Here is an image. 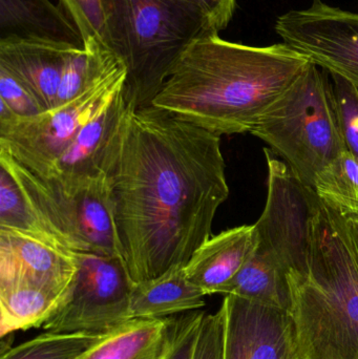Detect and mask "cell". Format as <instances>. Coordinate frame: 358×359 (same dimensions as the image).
<instances>
[{"label": "cell", "mask_w": 358, "mask_h": 359, "mask_svg": "<svg viewBox=\"0 0 358 359\" xmlns=\"http://www.w3.org/2000/svg\"><path fill=\"white\" fill-rule=\"evenodd\" d=\"M225 170L219 135L153 105L128 107L104 172L134 284L184 268L212 238L229 196Z\"/></svg>", "instance_id": "obj_1"}, {"label": "cell", "mask_w": 358, "mask_h": 359, "mask_svg": "<svg viewBox=\"0 0 358 359\" xmlns=\"http://www.w3.org/2000/svg\"><path fill=\"white\" fill-rule=\"evenodd\" d=\"M310 62L284 42L245 46L206 31L181 55L153 107L219 136L250 133Z\"/></svg>", "instance_id": "obj_2"}, {"label": "cell", "mask_w": 358, "mask_h": 359, "mask_svg": "<svg viewBox=\"0 0 358 359\" xmlns=\"http://www.w3.org/2000/svg\"><path fill=\"white\" fill-rule=\"evenodd\" d=\"M288 278L300 359H358V246L345 213L323 198L308 271Z\"/></svg>", "instance_id": "obj_3"}, {"label": "cell", "mask_w": 358, "mask_h": 359, "mask_svg": "<svg viewBox=\"0 0 358 359\" xmlns=\"http://www.w3.org/2000/svg\"><path fill=\"white\" fill-rule=\"evenodd\" d=\"M102 2L107 46L126 69V102L135 109L151 107L187 46L212 31L207 19L182 0Z\"/></svg>", "instance_id": "obj_4"}, {"label": "cell", "mask_w": 358, "mask_h": 359, "mask_svg": "<svg viewBox=\"0 0 358 359\" xmlns=\"http://www.w3.org/2000/svg\"><path fill=\"white\" fill-rule=\"evenodd\" d=\"M250 134L266 142L303 183L315 189L324 170L348 151L328 72L310 62Z\"/></svg>", "instance_id": "obj_5"}, {"label": "cell", "mask_w": 358, "mask_h": 359, "mask_svg": "<svg viewBox=\"0 0 358 359\" xmlns=\"http://www.w3.org/2000/svg\"><path fill=\"white\" fill-rule=\"evenodd\" d=\"M0 165L12 175L36 217L67 250L122 257L106 175L67 188L33 174L2 149Z\"/></svg>", "instance_id": "obj_6"}, {"label": "cell", "mask_w": 358, "mask_h": 359, "mask_svg": "<svg viewBox=\"0 0 358 359\" xmlns=\"http://www.w3.org/2000/svg\"><path fill=\"white\" fill-rule=\"evenodd\" d=\"M125 80L120 61L74 100L34 117L0 121V149L33 174L48 177L78 133L123 90Z\"/></svg>", "instance_id": "obj_7"}, {"label": "cell", "mask_w": 358, "mask_h": 359, "mask_svg": "<svg viewBox=\"0 0 358 359\" xmlns=\"http://www.w3.org/2000/svg\"><path fill=\"white\" fill-rule=\"evenodd\" d=\"M266 205L254 224L258 249L281 264L288 276H302L309 267L312 221L322 198L298 178L270 149Z\"/></svg>", "instance_id": "obj_8"}, {"label": "cell", "mask_w": 358, "mask_h": 359, "mask_svg": "<svg viewBox=\"0 0 358 359\" xmlns=\"http://www.w3.org/2000/svg\"><path fill=\"white\" fill-rule=\"evenodd\" d=\"M78 271L67 297L42 325L46 332H111L132 320L130 280L123 257L77 253Z\"/></svg>", "instance_id": "obj_9"}, {"label": "cell", "mask_w": 358, "mask_h": 359, "mask_svg": "<svg viewBox=\"0 0 358 359\" xmlns=\"http://www.w3.org/2000/svg\"><path fill=\"white\" fill-rule=\"evenodd\" d=\"M275 29L284 43L358 90V13L313 0L281 15Z\"/></svg>", "instance_id": "obj_10"}, {"label": "cell", "mask_w": 358, "mask_h": 359, "mask_svg": "<svg viewBox=\"0 0 358 359\" xmlns=\"http://www.w3.org/2000/svg\"><path fill=\"white\" fill-rule=\"evenodd\" d=\"M222 307L224 359H300L289 312L231 294Z\"/></svg>", "instance_id": "obj_11"}, {"label": "cell", "mask_w": 358, "mask_h": 359, "mask_svg": "<svg viewBox=\"0 0 358 359\" xmlns=\"http://www.w3.org/2000/svg\"><path fill=\"white\" fill-rule=\"evenodd\" d=\"M77 253L0 227V287L29 285L67 294Z\"/></svg>", "instance_id": "obj_12"}, {"label": "cell", "mask_w": 358, "mask_h": 359, "mask_svg": "<svg viewBox=\"0 0 358 359\" xmlns=\"http://www.w3.org/2000/svg\"><path fill=\"white\" fill-rule=\"evenodd\" d=\"M123 90L83 126L44 178L69 188L105 174L107 154L128 109Z\"/></svg>", "instance_id": "obj_13"}, {"label": "cell", "mask_w": 358, "mask_h": 359, "mask_svg": "<svg viewBox=\"0 0 358 359\" xmlns=\"http://www.w3.org/2000/svg\"><path fill=\"white\" fill-rule=\"evenodd\" d=\"M0 41L84 48L73 21L50 0H0Z\"/></svg>", "instance_id": "obj_14"}, {"label": "cell", "mask_w": 358, "mask_h": 359, "mask_svg": "<svg viewBox=\"0 0 358 359\" xmlns=\"http://www.w3.org/2000/svg\"><path fill=\"white\" fill-rule=\"evenodd\" d=\"M256 246L254 224L225 230L195 251L185 266V272L206 295L219 294L249 261Z\"/></svg>", "instance_id": "obj_15"}, {"label": "cell", "mask_w": 358, "mask_h": 359, "mask_svg": "<svg viewBox=\"0 0 358 359\" xmlns=\"http://www.w3.org/2000/svg\"><path fill=\"white\" fill-rule=\"evenodd\" d=\"M69 48L33 41H0V67L12 74L42 111L57 107L65 56Z\"/></svg>", "instance_id": "obj_16"}, {"label": "cell", "mask_w": 358, "mask_h": 359, "mask_svg": "<svg viewBox=\"0 0 358 359\" xmlns=\"http://www.w3.org/2000/svg\"><path fill=\"white\" fill-rule=\"evenodd\" d=\"M205 297L184 268H174L159 278L134 284L130 318H165L195 311L205 306Z\"/></svg>", "instance_id": "obj_17"}, {"label": "cell", "mask_w": 358, "mask_h": 359, "mask_svg": "<svg viewBox=\"0 0 358 359\" xmlns=\"http://www.w3.org/2000/svg\"><path fill=\"white\" fill-rule=\"evenodd\" d=\"M167 335V318H132L106 333L80 359H157Z\"/></svg>", "instance_id": "obj_18"}, {"label": "cell", "mask_w": 358, "mask_h": 359, "mask_svg": "<svg viewBox=\"0 0 358 359\" xmlns=\"http://www.w3.org/2000/svg\"><path fill=\"white\" fill-rule=\"evenodd\" d=\"M219 294L237 295L288 312L291 308L288 272L275 259L258 249V246L249 261L221 289Z\"/></svg>", "instance_id": "obj_19"}, {"label": "cell", "mask_w": 358, "mask_h": 359, "mask_svg": "<svg viewBox=\"0 0 358 359\" xmlns=\"http://www.w3.org/2000/svg\"><path fill=\"white\" fill-rule=\"evenodd\" d=\"M65 297L29 285L0 287V337L42 327Z\"/></svg>", "instance_id": "obj_20"}, {"label": "cell", "mask_w": 358, "mask_h": 359, "mask_svg": "<svg viewBox=\"0 0 358 359\" xmlns=\"http://www.w3.org/2000/svg\"><path fill=\"white\" fill-rule=\"evenodd\" d=\"M0 227L8 228L53 246H64L36 217L12 175L0 165ZM76 253V252H75Z\"/></svg>", "instance_id": "obj_21"}, {"label": "cell", "mask_w": 358, "mask_h": 359, "mask_svg": "<svg viewBox=\"0 0 358 359\" xmlns=\"http://www.w3.org/2000/svg\"><path fill=\"white\" fill-rule=\"evenodd\" d=\"M106 333L46 332L1 352L0 359H80Z\"/></svg>", "instance_id": "obj_22"}, {"label": "cell", "mask_w": 358, "mask_h": 359, "mask_svg": "<svg viewBox=\"0 0 358 359\" xmlns=\"http://www.w3.org/2000/svg\"><path fill=\"white\" fill-rule=\"evenodd\" d=\"M317 194L344 213H358V161L347 151L317 179Z\"/></svg>", "instance_id": "obj_23"}, {"label": "cell", "mask_w": 358, "mask_h": 359, "mask_svg": "<svg viewBox=\"0 0 358 359\" xmlns=\"http://www.w3.org/2000/svg\"><path fill=\"white\" fill-rule=\"evenodd\" d=\"M59 2L79 31L84 44L96 40L107 46L102 0H59Z\"/></svg>", "instance_id": "obj_24"}, {"label": "cell", "mask_w": 358, "mask_h": 359, "mask_svg": "<svg viewBox=\"0 0 358 359\" xmlns=\"http://www.w3.org/2000/svg\"><path fill=\"white\" fill-rule=\"evenodd\" d=\"M331 76L340 132L347 149L358 161V90L343 78Z\"/></svg>", "instance_id": "obj_25"}, {"label": "cell", "mask_w": 358, "mask_h": 359, "mask_svg": "<svg viewBox=\"0 0 358 359\" xmlns=\"http://www.w3.org/2000/svg\"><path fill=\"white\" fill-rule=\"evenodd\" d=\"M205 311L195 310L168 316V345L165 359H191Z\"/></svg>", "instance_id": "obj_26"}, {"label": "cell", "mask_w": 358, "mask_h": 359, "mask_svg": "<svg viewBox=\"0 0 358 359\" xmlns=\"http://www.w3.org/2000/svg\"><path fill=\"white\" fill-rule=\"evenodd\" d=\"M225 312L205 313L191 359H224Z\"/></svg>", "instance_id": "obj_27"}, {"label": "cell", "mask_w": 358, "mask_h": 359, "mask_svg": "<svg viewBox=\"0 0 358 359\" xmlns=\"http://www.w3.org/2000/svg\"><path fill=\"white\" fill-rule=\"evenodd\" d=\"M0 101L20 118H29L43 113L33 95L4 67H0Z\"/></svg>", "instance_id": "obj_28"}, {"label": "cell", "mask_w": 358, "mask_h": 359, "mask_svg": "<svg viewBox=\"0 0 358 359\" xmlns=\"http://www.w3.org/2000/svg\"><path fill=\"white\" fill-rule=\"evenodd\" d=\"M201 11L210 29L222 31L228 27L235 8V0H182Z\"/></svg>", "instance_id": "obj_29"}, {"label": "cell", "mask_w": 358, "mask_h": 359, "mask_svg": "<svg viewBox=\"0 0 358 359\" xmlns=\"http://www.w3.org/2000/svg\"><path fill=\"white\" fill-rule=\"evenodd\" d=\"M345 215L347 217L351 233L354 236L358 246V213H345Z\"/></svg>", "instance_id": "obj_30"}, {"label": "cell", "mask_w": 358, "mask_h": 359, "mask_svg": "<svg viewBox=\"0 0 358 359\" xmlns=\"http://www.w3.org/2000/svg\"><path fill=\"white\" fill-rule=\"evenodd\" d=\"M168 345H170V337L167 335V344H166L165 349H164V351L162 352L161 355L159 356L157 359H165L166 355H167V351H168Z\"/></svg>", "instance_id": "obj_31"}]
</instances>
